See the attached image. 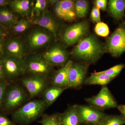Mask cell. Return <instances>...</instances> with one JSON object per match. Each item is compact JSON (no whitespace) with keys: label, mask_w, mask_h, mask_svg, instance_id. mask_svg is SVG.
Wrapping results in <instances>:
<instances>
[{"label":"cell","mask_w":125,"mask_h":125,"mask_svg":"<svg viewBox=\"0 0 125 125\" xmlns=\"http://www.w3.org/2000/svg\"><path fill=\"white\" fill-rule=\"evenodd\" d=\"M30 21L31 24L42 27L52 33L55 37H56L59 25L49 11L46 10L40 15L31 18Z\"/></svg>","instance_id":"4fadbf2b"},{"label":"cell","mask_w":125,"mask_h":125,"mask_svg":"<svg viewBox=\"0 0 125 125\" xmlns=\"http://www.w3.org/2000/svg\"><path fill=\"white\" fill-rule=\"evenodd\" d=\"M108 6L109 13L114 19L120 20L124 17L125 0H110Z\"/></svg>","instance_id":"ffe728a7"},{"label":"cell","mask_w":125,"mask_h":125,"mask_svg":"<svg viewBox=\"0 0 125 125\" xmlns=\"http://www.w3.org/2000/svg\"><path fill=\"white\" fill-rule=\"evenodd\" d=\"M32 2L29 0H13L9 5L13 12L25 16L31 14L33 5Z\"/></svg>","instance_id":"d6986e66"},{"label":"cell","mask_w":125,"mask_h":125,"mask_svg":"<svg viewBox=\"0 0 125 125\" xmlns=\"http://www.w3.org/2000/svg\"><path fill=\"white\" fill-rule=\"evenodd\" d=\"M5 77L14 79L22 75L26 71V61L20 59L4 55L0 58Z\"/></svg>","instance_id":"277c9868"},{"label":"cell","mask_w":125,"mask_h":125,"mask_svg":"<svg viewBox=\"0 0 125 125\" xmlns=\"http://www.w3.org/2000/svg\"><path fill=\"white\" fill-rule=\"evenodd\" d=\"M31 24L30 21L27 19H21L18 20L17 22L11 27V28L14 33H22L29 28Z\"/></svg>","instance_id":"484cf974"},{"label":"cell","mask_w":125,"mask_h":125,"mask_svg":"<svg viewBox=\"0 0 125 125\" xmlns=\"http://www.w3.org/2000/svg\"><path fill=\"white\" fill-rule=\"evenodd\" d=\"M46 76L33 75L22 80L23 84L27 89L32 98L37 96L45 89L47 85Z\"/></svg>","instance_id":"7c38bea8"},{"label":"cell","mask_w":125,"mask_h":125,"mask_svg":"<svg viewBox=\"0 0 125 125\" xmlns=\"http://www.w3.org/2000/svg\"><path fill=\"white\" fill-rule=\"evenodd\" d=\"M8 10V8L6 6L0 7V24L7 29L11 27L9 21Z\"/></svg>","instance_id":"83f0119b"},{"label":"cell","mask_w":125,"mask_h":125,"mask_svg":"<svg viewBox=\"0 0 125 125\" xmlns=\"http://www.w3.org/2000/svg\"><path fill=\"white\" fill-rule=\"evenodd\" d=\"M27 97L22 87L18 85L13 86L5 96L3 103L5 108L8 111L15 109L24 102Z\"/></svg>","instance_id":"9c48e42d"},{"label":"cell","mask_w":125,"mask_h":125,"mask_svg":"<svg viewBox=\"0 0 125 125\" xmlns=\"http://www.w3.org/2000/svg\"><path fill=\"white\" fill-rule=\"evenodd\" d=\"M9 34L7 29L0 24V38L6 40Z\"/></svg>","instance_id":"e575fe53"},{"label":"cell","mask_w":125,"mask_h":125,"mask_svg":"<svg viewBox=\"0 0 125 125\" xmlns=\"http://www.w3.org/2000/svg\"><path fill=\"white\" fill-rule=\"evenodd\" d=\"M90 17L94 22L98 23L101 22L100 10L96 6H94L91 11Z\"/></svg>","instance_id":"4dcf8cb0"},{"label":"cell","mask_w":125,"mask_h":125,"mask_svg":"<svg viewBox=\"0 0 125 125\" xmlns=\"http://www.w3.org/2000/svg\"><path fill=\"white\" fill-rule=\"evenodd\" d=\"M7 84L2 81H0V108L4 103L5 96Z\"/></svg>","instance_id":"1f68e13d"},{"label":"cell","mask_w":125,"mask_h":125,"mask_svg":"<svg viewBox=\"0 0 125 125\" xmlns=\"http://www.w3.org/2000/svg\"><path fill=\"white\" fill-rule=\"evenodd\" d=\"M38 123L42 125H60L59 121V114L43 115Z\"/></svg>","instance_id":"4316f807"},{"label":"cell","mask_w":125,"mask_h":125,"mask_svg":"<svg viewBox=\"0 0 125 125\" xmlns=\"http://www.w3.org/2000/svg\"><path fill=\"white\" fill-rule=\"evenodd\" d=\"M105 49L94 36L83 39L73 50L75 57L89 62H95L103 54Z\"/></svg>","instance_id":"6da1fadb"},{"label":"cell","mask_w":125,"mask_h":125,"mask_svg":"<svg viewBox=\"0 0 125 125\" xmlns=\"http://www.w3.org/2000/svg\"><path fill=\"white\" fill-rule=\"evenodd\" d=\"M117 108L120 112L121 115L125 120V104L118 105Z\"/></svg>","instance_id":"8d00e7d4"},{"label":"cell","mask_w":125,"mask_h":125,"mask_svg":"<svg viewBox=\"0 0 125 125\" xmlns=\"http://www.w3.org/2000/svg\"><path fill=\"white\" fill-rule=\"evenodd\" d=\"M54 10L57 17L65 21L71 22L76 17L74 2L71 0H62L57 1Z\"/></svg>","instance_id":"9a60e30c"},{"label":"cell","mask_w":125,"mask_h":125,"mask_svg":"<svg viewBox=\"0 0 125 125\" xmlns=\"http://www.w3.org/2000/svg\"><path fill=\"white\" fill-rule=\"evenodd\" d=\"M0 125H15L6 116L0 115Z\"/></svg>","instance_id":"836d02e7"},{"label":"cell","mask_w":125,"mask_h":125,"mask_svg":"<svg viewBox=\"0 0 125 125\" xmlns=\"http://www.w3.org/2000/svg\"></svg>","instance_id":"ab89813d"},{"label":"cell","mask_w":125,"mask_h":125,"mask_svg":"<svg viewBox=\"0 0 125 125\" xmlns=\"http://www.w3.org/2000/svg\"><path fill=\"white\" fill-rule=\"evenodd\" d=\"M48 1L46 0H37L33 5L31 11L32 18L39 16L46 11Z\"/></svg>","instance_id":"603a6c76"},{"label":"cell","mask_w":125,"mask_h":125,"mask_svg":"<svg viewBox=\"0 0 125 125\" xmlns=\"http://www.w3.org/2000/svg\"><path fill=\"white\" fill-rule=\"evenodd\" d=\"M40 56L51 66H63L67 62L69 55L62 47L59 45H54Z\"/></svg>","instance_id":"ba28073f"},{"label":"cell","mask_w":125,"mask_h":125,"mask_svg":"<svg viewBox=\"0 0 125 125\" xmlns=\"http://www.w3.org/2000/svg\"><path fill=\"white\" fill-rule=\"evenodd\" d=\"M96 33L98 36L106 37L109 33V27L106 24L103 22L97 23L94 28Z\"/></svg>","instance_id":"f546056e"},{"label":"cell","mask_w":125,"mask_h":125,"mask_svg":"<svg viewBox=\"0 0 125 125\" xmlns=\"http://www.w3.org/2000/svg\"><path fill=\"white\" fill-rule=\"evenodd\" d=\"M115 78L102 73L99 72L93 73L87 78L84 81V84L86 85H106Z\"/></svg>","instance_id":"7402d4cb"},{"label":"cell","mask_w":125,"mask_h":125,"mask_svg":"<svg viewBox=\"0 0 125 125\" xmlns=\"http://www.w3.org/2000/svg\"><path fill=\"white\" fill-rule=\"evenodd\" d=\"M11 0H0V7H5L9 5Z\"/></svg>","instance_id":"74e56055"},{"label":"cell","mask_w":125,"mask_h":125,"mask_svg":"<svg viewBox=\"0 0 125 125\" xmlns=\"http://www.w3.org/2000/svg\"><path fill=\"white\" fill-rule=\"evenodd\" d=\"M68 88H61L52 85L45 90L43 94V101L48 106L52 105L58 97Z\"/></svg>","instance_id":"44dd1931"},{"label":"cell","mask_w":125,"mask_h":125,"mask_svg":"<svg viewBox=\"0 0 125 125\" xmlns=\"http://www.w3.org/2000/svg\"><path fill=\"white\" fill-rule=\"evenodd\" d=\"M5 40L3 39L0 38V58L4 54V49Z\"/></svg>","instance_id":"d590c367"},{"label":"cell","mask_w":125,"mask_h":125,"mask_svg":"<svg viewBox=\"0 0 125 125\" xmlns=\"http://www.w3.org/2000/svg\"><path fill=\"white\" fill-rule=\"evenodd\" d=\"M88 70L87 65L73 63L69 71L68 77L69 88H77L83 83Z\"/></svg>","instance_id":"5bb4252c"},{"label":"cell","mask_w":125,"mask_h":125,"mask_svg":"<svg viewBox=\"0 0 125 125\" xmlns=\"http://www.w3.org/2000/svg\"><path fill=\"white\" fill-rule=\"evenodd\" d=\"M81 124L98 125L107 115L102 111L92 106L75 105Z\"/></svg>","instance_id":"8992f818"},{"label":"cell","mask_w":125,"mask_h":125,"mask_svg":"<svg viewBox=\"0 0 125 125\" xmlns=\"http://www.w3.org/2000/svg\"><path fill=\"white\" fill-rule=\"evenodd\" d=\"M26 71L33 74L46 76L51 73L52 66L40 56H32L26 61Z\"/></svg>","instance_id":"8fae6325"},{"label":"cell","mask_w":125,"mask_h":125,"mask_svg":"<svg viewBox=\"0 0 125 125\" xmlns=\"http://www.w3.org/2000/svg\"><path fill=\"white\" fill-rule=\"evenodd\" d=\"M96 7L99 10H105L107 8V1L106 0H96L94 2Z\"/></svg>","instance_id":"d6a6232c"},{"label":"cell","mask_w":125,"mask_h":125,"mask_svg":"<svg viewBox=\"0 0 125 125\" xmlns=\"http://www.w3.org/2000/svg\"><path fill=\"white\" fill-rule=\"evenodd\" d=\"M74 8L76 17L82 18L86 15L88 9V3L85 0H78L74 2Z\"/></svg>","instance_id":"d4e9b609"},{"label":"cell","mask_w":125,"mask_h":125,"mask_svg":"<svg viewBox=\"0 0 125 125\" xmlns=\"http://www.w3.org/2000/svg\"><path fill=\"white\" fill-rule=\"evenodd\" d=\"M105 51L113 57H118L125 52V22H122L108 37Z\"/></svg>","instance_id":"3957f363"},{"label":"cell","mask_w":125,"mask_h":125,"mask_svg":"<svg viewBox=\"0 0 125 125\" xmlns=\"http://www.w3.org/2000/svg\"><path fill=\"white\" fill-rule=\"evenodd\" d=\"M85 100L90 106L101 111L118 106L116 100L106 86H103L97 94Z\"/></svg>","instance_id":"5b68a950"},{"label":"cell","mask_w":125,"mask_h":125,"mask_svg":"<svg viewBox=\"0 0 125 125\" xmlns=\"http://www.w3.org/2000/svg\"><path fill=\"white\" fill-rule=\"evenodd\" d=\"M52 34L46 30H34L29 34L27 43L30 49L36 50L45 46L52 40Z\"/></svg>","instance_id":"30bf717a"},{"label":"cell","mask_w":125,"mask_h":125,"mask_svg":"<svg viewBox=\"0 0 125 125\" xmlns=\"http://www.w3.org/2000/svg\"><path fill=\"white\" fill-rule=\"evenodd\" d=\"M72 61H68L66 64L54 74L52 79V85L61 88H69L68 77L70 69L73 65Z\"/></svg>","instance_id":"e0dca14e"},{"label":"cell","mask_w":125,"mask_h":125,"mask_svg":"<svg viewBox=\"0 0 125 125\" xmlns=\"http://www.w3.org/2000/svg\"><path fill=\"white\" fill-rule=\"evenodd\" d=\"M4 73L2 65L0 62V81H2L5 78Z\"/></svg>","instance_id":"f35d334b"},{"label":"cell","mask_w":125,"mask_h":125,"mask_svg":"<svg viewBox=\"0 0 125 125\" xmlns=\"http://www.w3.org/2000/svg\"><path fill=\"white\" fill-rule=\"evenodd\" d=\"M60 125H80L79 118L75 105L71 106L63 113L59 114Z\"/></svg>","instance_id":"ac0fdd59"},{"label":"cell","mask_w":125,"mask_h":125,"mask_svg":"<svg viewBox=\"0 0 125 125\" xmlns=\"http://www.w3.org/2000/svg\"><path fill=\"white\" fill-rule=\"evenodd\" d=\"M88 29V24L86 21L74 24L65 30L62 35V41L67 45H73L83 39Z\"/></svg>","instance_id":"52a82bcc"},{"label":"cell","mask_w":125,"mask_h":125,"mask_svg":"<svg viewBox=\"0 0 125 125\" xmlns=\"http://www.w3.org/2000/svg\"><path fill=\"white\" fill-rule=\"evenodd\" d=\"M125 67V64H119L114 66L108 69L100 72L102 73L116 78Z\"/></svg>","instance_id":"f1b7e54d"},{"label":"cell","mask_w":125,"mask_h":125,"mask_svg":"<svg viewBox=\"0 0 125 125\" xmlns=\"http://www.w3.org/2000/svg\"><path fill=\"white\" fill-rule=\"evenodd\" d=\"M124 124H125V120L121 115H107L98 125H123Z\"/></svg>","instance_id":"cb8c5ba5"},{"label":"cell","mask_w":125,"mask_h":125,"mask_svg":"<svg viewBox=\"0 0 125 125\" xmlns=\"http://www.w3.org/2000/svg\"><path fill=\"white\" fill-rule=\"evenodd\" d=\"M25 49L22 42L19 39L10 38L5 40L4 54L16 58L23 59L25 55Z\"/></svg>","instance_id":"2e32d148"},{"label":"cell","mask_w":125,"mask_h":125,"mask_svg":"<svg viewBox=\"0 0 125 125\" xmlns=\"http://www.w3.org/2000/svg\"><path fill=\"white\" fill-rule=\"evenodd\" d=\"M47 107L48 106L43 99L32 100L14 112L12 117L19 125H29L38 118Z\"/></svg>","instance_id":"7a4b0ae2"}]
</instances>
